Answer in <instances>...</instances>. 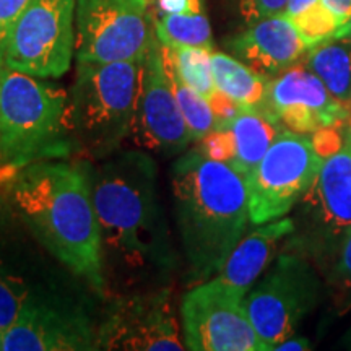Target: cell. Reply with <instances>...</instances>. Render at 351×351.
I'll return each instance as SVG.
<instances>
[{
  "label": "cell",
  "instance_id": "16",
  "mask_svg": "<svg viewBox=\"0 0 351 351\" xmlns=\"http://www.w3.org/2000/svg\"><path fill=\"white\" fill-rule=\"evenodd\" d=\"M324 230L340 234L351 228V143L324 158L313 186L302 197Z\"/></svg>",
  "mask_w": 351,
  "mask_h": 351
},
{
  "label": "cell",
  "instance_id": "1",
  "mask_svg": "<svg viewBox=\"0 0 351 351\" xmlns=\"http://www.w3.org/2000/svg\"><path fill=\"white\" fill-rule=\"evenodd\" d=\"M104 271L125 285L161 287L178 265L150 153L129 150L91 171Z\"/></svg>",
  "mask_w": 351,
  "mask_h": 351
},
{
  "label": "cell",
  "instance_id": "29",
  "mask_svg": "<svg viewBox=\"0 0 351 351\" xmlns=\"http://www.w3.org/2000/svg\"><path fill=\"white\" fill-rule=\"evenodd\" d=\"M288 5V0H239V12L245 23L280 15Z\"/></svg>",
  "mask_w": 351,
  "mask_h": 351
},
{
  "label": "cell",
  "instance_id": "27",
  "mask_svg": "<svg viewBox=\"0 0 351 351\" xmlns=\"http://www.w3.org/2000/svg\"><path fill=\"white\" fill-rule=\"evenodd\" d=\"M29 2L32 0H0V67L3 65V56L13 28Z\"/></svg>",
  "mask_w": 351,
  "mask_h": 351
},
{
  "label": "cell",
  "instance_id": "21",
  "mask_svg": "<svg viewBox=\"0 0 351 351\" xmlns=\"http://www.w3.org/2000/svg\"><path fill=\"white\" fill-rule=\"evenodd\" d=\"M158 41L166 47L199 46L213 49L212 28L205 12L160 13L155 16Z\"/></svg>",
  "mask_w": 351,
  "mask_h": 351
},
{
  "label": "cell",
  "instance_id": "2",
  "mask_svg": "<svg viewBox=\"0 0 351 351\" xmlns=\"http://www.w3.org/2000/svg\"><path fill=\"white\" fill-rule=\"evenodd\" d=\"M12 200L39 244L93 291L104 295L108 280L91 171L64 158L36 161L16 171Z\"/></svg>",
  "mask_w": 351,
  "mask_h": 351
},
{
  "label": "cell",
  "instance_id": "12",
  "mask_svg": "<svg viewBox=\"0 0 351 351\" xmlns=\"http://www.w3.org/2000/svg\"><path fill=\"white\" fill-rule=\"evenodd\" d=\"M3 351L96 350V327L72 298L47 288L34 295L2 332Z\"/></svg>",
  "mask_w": 351,
  "mask_h": 351
},
{
  "label": "cell",
  "instance_id": "19",
  "mask_svg": "<svg viewBox=\"0 0 351 351\" xmlns=\"http://www.w3.org/2000/svg\"><path fill=\"white\" fill-rule=\"evenodd\" d=\"M302 62L351 111V38H330L311 47Z\"/></svg>",
  "mask_w": 351,
  "mask_h": 351
},
{
  "label": "cell",
  "instance_id": "24",
  "mask_svg": "<svg viewBox=\"0 0 351 351\" xmlns=\"http://www.w3.org/2000/svg\"><path fill=\"white\" fill-rule=\"evenodd\" d=\"M47 288L29 287L21 276L7 271L0 263V333L15 322L26 302Z\"/></svg>",
  "mask_w": 351,
  "mask_h": 351
},
{
  "label": "cell",
  "instance_id": "9",
  "mask_svg": "<svg viewBox=\"0 0 351 351\" xmlns=\"http://www.w3.org/2000/svg\"><path fill=\"white\" fill-rule=\"evenodd\" d=\"M171 288L145 287L109 300L96 327V350L182 351Z\"/></svg>",
  "mask_w": 351,
  "mask_h": 351
},
{
  "label": "cell",
  "instance_id": "17",
  "mask_svg": "<svg viewBox=\"0 0 351 351\" xmlns=\"http://www.w3.org/2000/svg\"><path fill=\"white\" fill-rule=\"evenodd\" d=\"M293 231L295 223L291 218L285 217L258 225L236 244L217 274V278L243 295H247L254 282L274 258L278 244Z\"/></svg>",
  "mask_w": 351,
  "mask_h": 351
},
{
  "label": "cell",
  "instance_id": "10",
  "mask_svg": "<svg viewBox=\"0 0 351 351\" xmlns=\"http://www.w3.org/2000/svg\"><path fill=\"white\" fill-rule=\"evenodd\" d=\"M244 298L217 276L197 283L179 307L186 350L265 351L245 313Z\"/></svg>",
  "mask_w": 351,
  "mask_h": 351
},
{
  "label": "cell",
  "instance_id": "18",
  "mask_svg": "<svg viewBox=\"0 0 351 351\" xmlns=\"http://www.w3.org/2000/svg\"><path fill=\"white\" fill-rule=\"evenodd\" d=\"M228 127L234 137L236 147L231 166L244 178H247L261 163L276 135L283 130V125L278 121L271 119L256 108H244Z\"/></svg>",
  "mask_w": 351,
  "mask_h": 351
},
{
  "label": "cell",
  "instance_id": "8",
  "mask_svg": "<svg viewBox=\"0 0 351 351\" xmlns=\"http://www.w3.org/2000/svg\"><path fill=\"white\" fill-rule=\"evenodd\" d=\"M77 0H32L8 39L3 65L39 78H59L75 56Z\"/></svg>",
  "mask_w": 351,
  "mask_h": 351
},
{
  "label": "cell",
  "instance_id": "23",
  "mask_svg": "<svg viewBox=\"0 0 351 351\" xmlns=\"http://www.w3.org/2000/svg\"><path fill=\"white\" fill-rule=\"evenodd\" d=\"M168 52L179 77L204 98H212L217 91L212 70L213 49L199 46H178L168 47Z\"/></svg>",
  "mask_w": 351,
  "mask_h": 351
},
{
  "label": "cell",
  "instance_id": "37",
  "mask_svg": "<svg viewBox=\"0 0 351 351\" xmlns=\"http://www.w3.org/2000/svg\"><path fill=\"white\" fill-rule=\"evenodd\" d=\"M0 350H2V333H0Z\"/></svg>",
  "mask_w": 351,
  "mask_h": 351
},
{
  "label": "cell",
  "instance_id": "32",
  "mask_svg": "<svg viewBox=\"0 0 351 351\" xmlns=\"http://www.w3.org/2000/svg\"><path fill=\"white\" fill-rule=\"evenodd\" d=\"M160 13H178V12H204L202 0H158Z\"/></svg>",
  "mask_w": 351,
  "mask_h": 351
},
{
  "label": "cell",
  "instance_id": "34",
  "mask_svg": "<svg viewBox=\"0 0 351 351\" xmlns=\"http://www.w3.org/2000/svg\"><path fill=\"white\" fill-rule=\"evenodd\" d=\"M276 351H307L311 350V343L302 337H289L275 348Z\"/></svg>",
  "mask_w": 351,
  "mask_h": 351
},
{
  "label": "cell",
  "instance_id": "14",
  "mask_svg": "<svg viewBox=\"0 0 351 351\" xmlns=\"http://www.w3.org/2000/svg\"><path fill=\"white\" fill-rule=\"evenodd\" d=\"M256 109L278 121L285 129L302 135L351 122L350 109L328 93L326 85L306 67L302 59L270 78L265 98Z\"/></svg>",
  "mask_w": 351,
  "mask_h": 351
},
{
  "label": "cell",
  "instance_id": "26",
  "mask_svg": "<svg viewBox=\"0 0 351 351\" xmlns=\"http://www.w3.org/2000/svg\"><path fill=\"white\" fill-rule=\"evenodd\" d=\"M197 150L204 156L210 158V160L231 165L236 155V147L230 127H221V129L210 132L207 137L199 140Z\"/></svg>",
  "mask_w": 351,
  "mask_h": 351
},
{
  "label": "cell",
  "instance_id": "13",
  "mask_svg": "<svg viewBox=\"0 0 351 351\" xmlns=\"http://www.w3.org/2000/svg\"><path fill=\"white\" fill-rule=\"evenodd\" d=\"M132 135L145 150L176 156L192 143L191 132L176 99L169 56L158 38L142 60V78Z\"/></svg>",
  "mask_w": 351,
  "mask_h": 351
},
{
  "label": "cell",
  "instance_id": "38",
  "mask_svg": "<svg viewBox=\"0 0 351 351\" xmlns=\"http://www.w3.org/2000/svg\"><path fill=\"white\" fill-rule=\"evenodd\" d=\"M2 67H3V65H2ZM2 67H0V72H2Z\"/></svg>",
  "mask_w": 351,
  "mask_h": 351
},
{
  "label": "cell",
  "instance_id": "20",
  "mask_svg": "<svg viewBox=\"0 0 351 351\" xmlns=\"http://www.w3.org/2000/svg\"><path fill=\"white\" fill-rule=\"evenodd\" d=\"M215 86L244 108H257L265 98L270 77L262 75L225 52H212Z\"/></svg>",
  "mask_w": 351,
  "mask_h": 351
},
{
  "label": "cell",
  "instance_id": "28",
  "mask_svg": "<svg viewBox=\"0 0 351 351\" xmlns=\"http://www.w3.org/2000/svg\"><path fill=\"white\" fill-rule=\"evenodd\" d=\"M332 283L343 293L345 300L351 304V228L345 231V239L340 245L339 261L335 263Z\"/></svg>",
  "mask_w": 351,
  "mask_h": 351
},
{
  "label": "cell",
  "instance_id": "7",
  "mask_svg": "<svg viewBox=\"0 0 351 351\" xmlns=\"http://www.w3.org/2000/svg\"><path fill=\"white\" fill-rule=\"evenodd\" d=\"M155 38L147 0H77V62L143 60Z\"/></svg>",
  "mask_w": 351,
  "mask_h": 351
},
{
  "label": "cell",
  "instance_id": "25",
  "mask_svg": "<svg viewBox=\"0 0 351 351\" xmlns=\"http://www.w3.org/2000/svg\"><path fill=\"white\" fill-rule=\"evenodd\" d=\"M291 21L302 41L306 43L307 49L335 36L337 29L341 26L339 19L320 0L315 5L291 19Z\"/></svg>",
  "mask_w": 351,
  "mask_h": 351
},
{
  "label": "cell",
  "instance_id": "3",
  "mask_svg": "<svg viewBox=\"0 0 351 351\" xmlns=\"http://www.w3.org/2000/svg\"><path fill=\"white\" fill-rule=\"evenodd\" d=\"M171 192L189 282H207L221 270L251 221L247 182L231 165L195 148L171 168Z\"/></svg>",
  "mask_w": 351,
  "mask_h": 351
},
{
  "label": "cell",
  "instance_id": "4",
  "mask_svg": "<svg viewBox=\"0 0 351 351\" xmlns=\"http://www.w3.org/2000/svg\"><path fill=\"white\" fill-rule=\"evenodd\" d=\"M44 78L3 65L0 72V163L20 171L70 153L69 96Z\"/></svg>",
  "mask_w": 351,
  "mask_h": 351
},
{
  "label": "cell",
  "instance_id": "35",
  "mask_svg": "<svg viewBox=\"0 0 351 351\" xmlns=\"http://www.w3.org/2000/svg\"><path fill=\"white\" fill-rule=\"evenodd\" d=\"M333 38H351V19L346 21L345 25H341L339 29H337L335 36Z\"/></svg>",
  "mask_w": 351,
  "mask_h": 351
},
{
  "label": "cell",
  "instance_id": "11",
  "mask_svg": "<svg viewBox=\"0 0 351 351\" xmlns=\"http://www.w3.org/2000/svg\"><path fill=\"white\" fill-rule=\"evenodd\" d=\"M317 300V280L296 256H280L256 288L249 289L244 307L265 351L295 335Z\"/></svg>",
  "mask_w": 351,
  "mask_h": 351
},
{
  "label": "cell",
  "instance_id": "5",
  "mask_svg": "<svg viewBox=\"0 0 351 351\" xmlns=\"http://www.w3.org/2000/svg\"><path fill=\"white\" fill-rule=\"evenodd\" d=\"M142 60L77 62L69 96L73 143L93 160L116 155L134 130Z\"/></svg>",
  "mask_w": 351,
  "mask_h": 351
},
{
  "label": "cell",
  "instance_id": "22",
  "mask_svg": "<svg viewBox=\"0 0 351 351\" xmlns=\"http://www.w3.org/2000/svg\"><path fill=\"white\" fill-rule=\"evenodd\" d=\"M166 49H168V47H166ZM169 72L176 99H178L179 109H181V114L184 121H186L187 129L191 132L192 142H199V140L207 137L210 132H213L218 127L213 109L210 106L207 98H204V96L197 93L195 90H192V88L179 77L178 70L174 69L173 62H171V57Z\"/></svg>",
  "mask_w": 351,
  "mask_h": 351
},
{
  "label": "cell",
  "instance_id": "33",
  "mask_svg": "<svg viewBox=\"0 0 351 351\" xmlns=\"http://www.w3.org/2000/svg\"><path fill=\"white\" fill-rule=\"evenodd\" d=\"M317 2L319 0H288V5H287V8H285L283 15L288 16V19L291 20V19H295L296 15H300V13L307 10V8L315 5Z\"/></svg>",
  "mask_w": 351,
  "mask_h": 351
},
{
  "label": "cell",
  "instance_id": "31",
  "mask_svg": "<svg viewBox=\"0 0 351 351\" xmlns=\"http://www.w3.org/2000/svg\"><path fill=\"white\" fill-rule=\"evenodd\" d=\"M311 140H313L315 152L322 158H327L332 153L339 152L345 143L341 142L340 132L337 130V127H326V129L314 132V137Z\"/></svg>",
  "mask_w": 351,
  "mask_h": 351
},
{
  "label": "cell",
  "instance_id": "30",
  "mask_svg": "<svg viewBox=\"0 0 351 351\" xmlns=\"http://www.w3.org/2000/svg\"><path fill=\"white\" fill-rule=\"evenodd\" d=\"M210 106H212L215 117H217L218 127L217 129H221V127H228L232 121L238 117V114L243 111L244 106H241L239 103L228 98L226 95H223L221 91H215V95L208 99Z\"/></svg>",
  "mask_w": 351,
  "mask_h": 351
},
{
  "label": "cell",
  "instance_id": "36",
  "mask_svg": "<svg viewBox=\"0 0 351 351\" xmlns=\"http://www.w3.org/2000/svg\"><path fill=\"white\" fill-rule=\"evenodd\" d=\"M346 138L350 140V143H351V122H350V127H348V132H346Z\"/></svg>",
  "mask_w": 351,
  "mask_h": 351
},
{
  "label": "cell",
  "instance_id": "6",
  "mask_svg": "<svg viewBox=\"0 0 351 351\" xmlns=\"http://www.w3.org/2000/svg\"><path fill=\"white\" fill-rule=\"evenodd\" d=\"M322 160L306 135L288 129L280 132L245 178L251 223L258 226L288 215L313 186Z\"/></svg>",
  "mask_w": 351,
  "mask_h": 351
},
{
  "label": "cell",
  "instance_id": "15",
  "mask_svg": "<svg viewBox=\"0 0 351 351\" xmlns=\"http://www.w3.org/2000/svg\"><path fill=\"white\" fill-rule=\"evenodd\" d=\"M228 47L241 62L270 78L300 62L307 52L293 21L283 13L249 23L245 32L228 41Z\"/></svg>",
  "mask_w": 351,
  "mask_h": 351
}]
</instances>
